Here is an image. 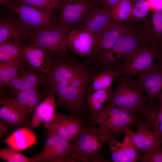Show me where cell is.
Here are the masks:
<instances>
[{"label":"cell","instance_id":"cell-1","mask_svg":"<svg viewBox=\"0 0 162 162\" xmlns=\"http://www.w3.org/2000/svg\"><path fill=\"white\" fill-rule=\"evenodd\" d=\"M148 42L139 26L130 22L128 30L118 39L110 49L95 53V60L104 70H114L120 61L148 46Z\"/></svg>","mask_w":162,"mask_h":162},{"label":"cell","instance_id":"cell-2","mask_svg":"<svg viewBox=\"0 0 162 162\" xmlns=\"http://www.w3.org/2000/svg\"><path fill=\"white\" fill-rule=\"evenodd\" d=\"M121 134L101 126L84 127L74 144L82 161H104L98 157L103 145Z\"/></svg>","mask_w":162,"mask_h":162},{"label":"cell","instance_id":"cell-3","mask_svg":"<svg viewBox=\"0 0 162 162\" xmlns=\"http://www.w3.org/2000/svg\"><path fill=\"white\" fill-rule=\"evenodd\" d=\"M118 83L106 104L127 110L138 111L147 101L144 91L138 80L124 74L119 76Z\"/></svg>","mask_w":162,"mask_h":162},{"label":"cell","instance_id":"cell-4","mask_svg":"<svg viewBox=\"0 0 162 162\" xmlns=\"http://www.w3.org/2000/svg\"><path fill=\"white\" fill-rule=\"evenodd\" d=\"M16 4L13 12L18 17L20 26L28 35L38 31L51 29L60 25L58 16L52 11H46L26 4Z\"/></svg>","mask_w":162,"mask_h":162},{"label":"cell","instance_id":"cell-5","mask_svg":"<svg viewBox=\"0 0 162 162\" xmlns=\"http://www.w3.org/2000/svg\"><path fill=\"white\" fill-rule=\"evenodd\" d=\"M46 134L42 151L33 157L34 162H72L82 161L74 145L56 135Z\"/></svg>","mask_w":162,"mask_h":162},{"label":"cell","instance_id":"cell-6","mask_svg":"<svg viewBox=\"0 0 162 162\" xmlns=\"http://www.w3.org/2000/svg\"><path fill=\"white\" fill-rule=\"evenodd\" d=\"M90 74L83 69L68 85L51 88L58 97V103L74 110L84 106V97L90 80Z\"/></svg>","mask_w":162,"mask_h":162},{"label":"cell","instance_id":"cell-7","mask_svg":"<svg viewBox=\"0 0 162 162\" xmlns=\"http://www.w3.org/2000/svg\"><path fill=\"white\" fill-rule=\"evenodd\" d=\"M69 32L59 25L30 34L28 36L31 42L46 50L50 57L64 56L68 50L67 39Z\"/></svg>","mask_w":162,"mask_h":162},{"label":"cell","instance_id":"cell-8","mask_svg":"<svg viewBox=\"0 0 162 162\" xmlns=\"http://www.w3.org/2000/svg\"><path fill=\"white\" fill-rule=\"evenodd\" d=\"M137 112L106 104L93 119V122L122 134L127 128L136 124L138 121Z\"/></svg>","mask_w":162,"mask_h":162},{"label":"cell","instance_id":"cell-9","mask_svg":"<svg viewBox=\"0 0 162 162\" xmlns=\"http://www.w3.org/2000/svg\"><path fill=\"white\" fill-rule=\"evenodd\" d=\"M158 44L152 43L151 45L128 56L123 62H119L115 69L127 76L133 78L138 77L155 64Z\"/></svg>","mask_w":162,"mask_h":162},{"label":"cell","instance_id":"cell-10","mask_svg":"<svg viewBox=\"0 0 162 162\" xmlns=\"http://www.w3.org/2000/svg\"><path fill=\"white\" fill-rule=\"evenodd\" d=\"M96 6L99 7L96 0H62L57 16L59 24L69 32L77 28L87 12Z\"/></svg>","mask_w":162,"mask_h":162},{"label":"cell","instance_id":"cell-11","mask_svg":"<svg viewBox=\"0 0 162 162\" xmlns=\"http://www.w3.org/2000/svg\"><path fill=\"white\" fill-rule=\"evenodd\" d=\"M46 134L56 135L69 142H74L84 127L78 119L64 114L56 113L54 119L45 125Z\"/></svg>","mask_w":162,"mask_h":162},{"label":"cell","instance_id":"cell-12","mask_svg":"<svg viewBox=\"0 0 162 162\" xmlns=\"http://www.w3.org/2000/svg\"><path fill=\"white\" fill-rule=\"evenodd\" d=\"M130 23L113 20L94 34L96 44L92 54L110 49L118 39L128 30Z\"/></svg>","mask_w":162,"mask_h":162},{"label":"cell","instance_id":"cell-13","mask_svg":"<svg viewBox=\"0 0 162 162\" xmlns=\"http://www.w3.org/2000/svg\"><path fill=\"white\" fill-rule=\"evenodd\" d=\"M68 50L81 57H90L96 44L94 34L82 29L76 28L68 33L67 39Z\"/></svg>","mask_w":162,"mask_h":162},{"label":"cell","instance_id":"cell-14","mask_svg":"<svg viewBox=\"0 0 162 162\" xmlns=\"http://www.w3.org/2000/svg\"><path fill=\"white\" fill-rule=\"evenodd\" d=\"M124 134L123 140L121 142L113 138L107 142L113 162H135L140 156L139 150L130 135L127 133Z\"/></svg>","mask_w":162,"mask_h":162},{"label":"cell","instance_id":"cell-15","mask_svg":"<svg viewBox=\"0 0 162 162\" xmlns=\"http://www.w3.org/2000/svg\"><path fill=\"white\" fill-rule=\"evenodd\" d=\"M25 62L30 69L47 75L51 68L50 57L44 49L31 42L21 46Z\"/></svg>","mask_w":162,"mask_h":162},{"label":"cell","instance_id":"cell-16","mask_svg":"<svg viewBox=\"0 0 162 162\" xmlns=\"http://www.w3.org/2000/svg\"><path fill=\"white\" fill-rule=\"evenodd\" d=\"M22 67L14 76L4 86L11 90L14 94L37 88L46 78V74L30 68L24 69Z\"/></svg>","mask_w":162,"mask_h":162},{"label":"cell","instance_id":"cell-17","mask_svg":"<svg viewBox=\"0 0 162 162\" xmlns=\"http://www.w3.org/2000/svg\"><path fill=\"white\" fill-rule=\"evenodd\" d=\"M136 130L134 131L128 128L124 131V133L130 135L141 153L142 154L162 144V137L153 132L143 122L139 123L136 126Z\"/></svg>","mask_w":162,"mask_h":162},{"label":"cell","instance_id":"cell-18","mask_svg":"<svg viewBox=\"0 0 162 162\" xmlns=\"http://www.w3.org/2000/svg\"><path fill=\"white\" fill-rule=\"evenodd\" d=\"M137 80L147 94L148 103L154 102L162 93V70L157 64L139 76Z\"/></svg>","mask_w":162,"mask_h":162},{"label":"cell","instance_id":"cell-19","mask_svg":"<svg viewBox=\"0 0 162 162\" xmlns=\"http://www.w3.org/2000/svg\"><path fill=\"white\" fill-rule=\"evenodd\" d=\"M113 20L111 10L96 6L87 12L77 28L94 34Z\"/></svg>","mask_w":162,"mask_h":162},{"label":"cell","instance_id":"cell-20","mask_svg":"<svg viewBox=\"0 0 162 162\" xmlns=\"http://www.w3.org/2000/svg\"><path fill=\"white\" fill-rule=\"evenodd\" d=\"M0 118L13 127L30 125L28 115L23 113L10 97L3 96L0 100Z\"/></svg>","mask_w":162,"mask_h":162},{"label":"cell","instance_id":"cell-21","mask_svg":"<svg viewBox=\"0 0 162 162\" xmlns=\"http://www.w3.org/2000/svg\"><path fill=\"white\" fill-rule=\"evenodd\" d=\"M55 93L51 90L49 95L38 105L34 111L30 124L32 128L44 127L55 118L56 105L55 99Z\"/></svg>","mask_w":162,"mask_h":162},{"label":"cell","instance_id":"cell-22","mask_svg":"<svg viewBox=\"0 0 162 162\" xmlns=\"http://www.w3.org/2000/svg\"><path fill=\"white\" fill-rule=\"evenodd\" d=\"M2 142L20 152L39 144L35 135L28 126L19 128Z\"/></svg>","mask_w":162,"mask_h":162},{"label":"cell","instance_id":"cell-23","mask_svg":"<svg viewBox=\"0 0 162 162\" xmlns=\"http://www.w3.org/2000/svg\"><path fill=\"white\" fill-rule=\"evenodd\" d=\"M51 68L48 75L50 86L65 80H72L83 69L72 62H60Z\"/></svg>","mask_w":162,"mask_h":162},{"label":"cell","instance_id":"cell-24","mask_svg":"<svg viewBox=\"0 0 162 162\" xmlns=\"http://www.w3.org/2000/svg\"><path fill=\"white\" fill-rule=\"evenodd\" d=\"M139 27L149 42L162 43V10H152L151 20L145 18Z\"/></svg>","mask_w":162,"mask_h":162},{"label":"cell","instance_id":"cell-25","mask_svg":"<svg viewBox=\"0 0 162 162\" xmlns=\"http://www.w3.org/2000/svg\"><path fill=\"white\" fill-rule=\"evenodd\" d=\"M138 111L143 123L153 132L162 137V111L154 102L144 103Z\"/></svg>","mask_w":162,"mask_h":162},{"label":"cell","instance_id":"cell-26","mask_svg":"<svg viewBox=\"0 0 162 162\" xmlns=\"http://www.w3.org/2000/svg\"><path fill=\"white\" fill-rule=\"evenodd\" d=\"M26 38H28V35L18 21L16 22L7 18H1L0 44L7 42L22 44L24 40Z\"/></svg>","mask_w":162,"mask_h":162},{"label":"cell","instance_id":"cell-27","mask_svg":"<svg viewBox=\"0 0 162 162\" xmlns=\"http://www.w3.org/2000/svg\"><path fill=\"white\" fill-rule=\"evenodd\" d=\"M14 94V96L10 97L20 110L27 115L34 111L42 98L37 88Z\"/></svg>","mask_w":162,"mask_h":162},{"label":"cell","instance_id":"cell-28","mask_svg":"<svg viewBox=\"0 0 162 162\" xmlns=\"http://www.w3.org/2000/svg\"><path fill=\"white\" fill-rule=\"evenodd\" d=\"M112 92L111 88L102 89L86 95L87 105L93 119L103 109Z\"/></svg>","mask_w":162,"mask_h":162},{"label":"cell","instance_id":"cell-29","mask_svg":"<svg viewBox=\"0 0 162 162\" xmlns=\"http://www.w3.org/2000/svg\"><path fill=\"white\" fill-rule=\"evenodd\" d=\"M21 44L7 42L0 44V62H13L23 64L25 62Z\"/></svg>","mask_w":162,"mask_h":162},{"label":"cell","instance_id":"cell-30","mask_svg":"<svg viewBox=\"0 0 162 162\" xmlns=\"http://www.w3.org/2000/svg\"><path fill=\"white\" fill-rule=\"evenodd\" d=\"M132 0H121L111 10L114 20L128 22L132 17Z\"/></svg>","mask_w":162,"mask_h":162},{"label":"cell","instance_id":"cell-31","mask_svg":"<svg viewBox=\"0 0 162 162\" xmlns=\"http://www.w3.org/2000/svg\"><path fill=\"white\" fill-rule=\"evenodd\" d=\"M22 66V64L15 62H0V86H4L9 82Z\"/></svg>","mask_w":162,"mask_h":162},{"label":"cell","instance_id":"cell-32","mask_svg":"<svg viewBox=\"0 0 162 162\" xmlns=\"http://www.w3.org/2000/svg\"><path fill=\"white\" fill-rule=\"evenodd\" d=\"M0 158L4 162H34L33 158H28L12 147L0 149Z\"/></svg>","mask_w":162,"mask_h":162},{"label":"cell","instance_id":"cell-33","mask_svg":"<svg viewBox=\"0 0 162 162\" xmlns=\"http://www.w3.org/2000/svg\"><path fill=\"white\" fill-rule=\"evenodd\" d=\"M16 3L26 4L46 11L61 8L62 0H13Z\"/></svg>","mask_w":162,"mask_h":162},{"label":"cell","instance_id":"cell-34","mask_svg":"<svg viewBox=\"0 0 162 162\" xmlns=\"http://www.w3.org/2000/svg\"><path fill=\"white\" fill-rule=\"evenodd\" d=\"M150 9L148 0H137L132 4V17L136 20L145 19Z\"/></svg>","mask_w":162,"mask_h":162},{"label":"cell","instance_id":"cell-35","mask_svg":"<svg viewBox=\"0 0 162 162\" xmlns=\"http://www.w3.org/2000/svg\"><path fill=\"white\" fill-rule=\"evenodd\" d=\"M138 160L141 162H162V144L143 152Z\"/></svg>","mask_w":162,"mask_h":162},{"label":"cell","instance_id":"cell-36","mask_svg":"<svg viewBox=\"0 0 162 162\" xmlns=\"http://www.w3.org/2000/svg\"><path fill=\"white\" fill-rule=\"evenodd\" d=\"M101 74L102 89L111 88L113 82L122 74L120 71L116 69L104 70L101 72Z\"/></svg>","mask_w":162,"mask_h":162},{"label":"cell","instance_id":"cell-37","mask_svg":"<svg viewBox=\"0 0 162 162\" xmlns=\"http://www.w3.org/2000/svg\"><path fill=\"white\" fill-rule=\"evenodd\" d=\"M102 89L101 72L98 74L93 78V82L88 89V93L91 94L93 91Z\"/></svg>","mask_w":162,"mask_h":162},{"label":"cell","instance_id":"cell-38","mask_svg":"<svg viewBox=\"0 0 162 162\" xmlns=\"http://www.w3.org/2000/svg\"><path fill=\"white\" fill-rule=\"evenodd\" d=\"M121 0H99L98 1L100 7L111 10L112 8Z\"/></svg>","mask_w":162,"mask_h":162},{"label":"cell","instance_id":"cell-39","mask_svg":"<svg viewBox=\"0 0 162 162\" xmlns=\"http://www.w3.org/2000/svg\"><path fill=\"white\" fill-rule=\"evenodd\" d=\"M0 138L7 137L10 135V128L13 127L0 119ZM14 128V127H13Z\"/></svg>","mask_w":162,"mask_h":162},{"label":"cell","instance_id":"cell-40","mask_svg":"<svg viewBox=\"0 0 162 162\" xmlns=\"http://www.w3.org/2000/svg\"><path fill=\"white\" fill-rule=\"evenodd\" d=\"M152 10H162V0H148Z\"/></svg>","mask_w":162,"mask_h":162},{"label":"cell","instance_id":"cell-41","mask_svg":"<svg viewBox=\"0 0 162 162\" xmlns=\"http://www.w3.org/2000/svg\"><path fill=\"white\" fill-rule=\"evenodd\" d=\"M0 4L7 6L10 10L13 11L16 6V3L13 0H0Z\"/></svg>","mask_w":162,"mask_h":162},{"label":"cell","instance_id":"cell-42","mask_svg":"<svg viewBox=\"0 0 162 162\" xmlns=\"http://www.w3.org/2000/svg\"><path fill=\"white\" fill-rule=\"evenodd\" d=\"M156 59L158 60L157 64L162 70V43L158 45Z\"/></svg>","mask_w":162,"mask_h":162},{"label":"cell","instance_id":"cell-43","mask_svg":"<svg viewBox=\"0 0 162 162\" xmlns=\"http://www.w3.org/2000/svg\"><path fill=\"white\" fill-rule=\"evenodd\" d=\"M159 103V107L160 110L162 111V93L157 98Z\"/></svg>","mask_w":162,"mask_h":162},{"label":"cell","instance_id":"cell-44","mask_svg":"<svg viewBox=\"0 0 162 162\" xmlns=\"http://www.w3.org/2000/svg\"><path fill=\"white\" fill-rule=\"evenodd\" d=\"M96 0L98 1L99 0Z\"/></svg>","mask_w":162,"mask_h":162}]
</instances>
